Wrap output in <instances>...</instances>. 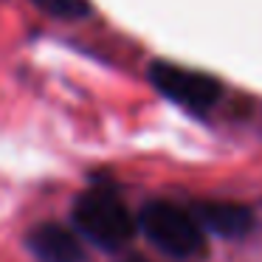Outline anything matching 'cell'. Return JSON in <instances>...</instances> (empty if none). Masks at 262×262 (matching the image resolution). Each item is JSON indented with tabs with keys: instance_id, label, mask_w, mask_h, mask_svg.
<instances>
[{
	"instance_id": "cell-1",
	"label": "cell",
	"mask_w": 262,
	"mask_h": 262,
	"mask_svg": "<svg viewBox=\"0 0 262 262\" xmlns=\"http://www.w3.org/2000/svg\"><path fill=\"white\" fill-rule=\"evenodd\" d=\"M138 228L158 251L175 259H192L203 251V226L194 220L192 211L181 209L166 200H152L138 214Z\"/></svg>"
},
{
	"instance_id": "cell-2",
	"label": "cell",
	"mask_w": 262,
	"mask_h": 262,
	"mask_svg": "<svg viewBox=\"0 0 262 262\" xmlns=\"http://www.w3.org/2000/svg\"><path fill=\"white\" fill-rule=\"evenodd\" d=\"M74 223L91 243L107 251L127 245L136 231V220H133L130 209L107 189L82 192L74 203Z\"/></svg>"
},
{
	"instance_id": "cell-3",
	"label": "cell",
	"mask_w": 262,
	"mask_h": 262,
	"mask_svg": "<svg viewBox=\"0 0 262 262\" xmlns=\"http://www.w3.org/2000/svg\"><path fill=\"white\" fill-rule=\"evenodd\" d=\"M147 76L161 96L172 99L175 104L194 110V113L214 107L223 96V85L214 76L203 74V71L183 68V65H175V62H166V59H152Z\"/></svg>"
},
{
	"instance_id": "cell-4",
	"label": "cell",
	"mask_w": 262,
	"mask_h": 262,
	"mask_svg": "<svg viewBox=\"0 0 262 262\" xmlns=\"http://www.w3.org/2000/svg\"><path fill=\"white\" fill-rule=\"evenodd\" d=\"M192 214L206 231L220 237H243L254 226L251 209L234 200H198L192 206Z\"/></svg>"
},
{
	"instance_id": "cell-5",
	"label": "cell",
	"mask_w": 262,
	"mask_h": 262,
	"mask_svg": "<svg viewBox=\"0 0 262 262\" xmlns=\"http://www.w3.org/2000/svg\"><path fill=\"white\" fill-rule=\"evenodd\" d=\"M26 245L40 262H82V256H85L79 237L59 223L34 226L26 237Z\"/></svg>"
},
{
	"instance_id": "cell-6",
	"label": "cell",
	"mask_w": 262,
	"mask_h": 262,
	"mask_svg": "<svg viewBox=\"0 0 262 262\" xmlns=\"http://www.w3.org/2000/svg\"><path fill=\"white\" fill-rule=\"evenodd\" d=\"M40 12L51 14V17L57 20H68V23H74V20H85L88 14H91V3L88 0H31Z\"/></svg>"
},
{
	"instance_id": "cell-7",
	"label": "cell",
	"mask_w": 262,
	"mask_h": 262,
	"mask_svg": "<svg viewBox=\"0 0 262 262\" xmlns=\"http://www.w3.org/2000/svg\"><path fill=\"white\" fill-rule=\"evenodd\" d=\"M127 262H147V259H138V256H133V259H127Z\"/></svg>"
}]
</instances>
